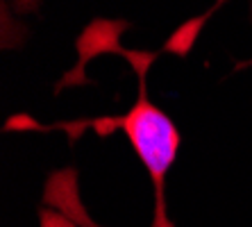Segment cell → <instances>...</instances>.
Listing matches in <instances>:
<instances>
[{"label":"cell","mask_w":252,"mask_h":227,"mask_svg":"<svg viewBox=\"0 0 252 227\" xmlns=\"http://www.w3.org/2000/svg\"><path fill=\"white\" fill-rule=\"evenodd\" d=\"M132 64L139 75V94L132 109L123 116H105V118H89V121L77 123H59L53 125V130H64L73 139H77L84 130H95L102 134H112L116 130L127 136L134 152L139 155L141 163L146 166L150 180L155 187V223L153 227H175L166 216V175L177 157L180 150V132H177L175 123L166 116L164 111L155 107L148 100L146 91V70L148 64L153 62L150 55H129Z\"/></svg>","instance_id":"1"}]
</instances>
